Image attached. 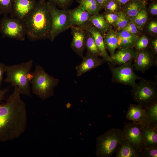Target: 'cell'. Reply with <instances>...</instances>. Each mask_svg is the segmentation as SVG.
I'll use <instances>...</instances> for the list:
<instances>
[{"label":"cell","mask_w":157,"mask_h":157,"mask_svg":"<svg viewBox=\"0 0 157 157\" xmlns=\"http://www.w3.org/2000/svg\"><path fill=\"white\" fill-rule=\"evenodd\" d=\"M21 94L18 88L15 86L6 102L0 103V141L17 138L26 130L27 112Z\"/></svg>","instance_id":"obj_1"},{"label":"cell","mask_w":157,"mask_h":157,"mask_svg":"<svg viewBox=\"0 0 157 157\" xmlns=\"http://www.w3.org/2000/svg\"><path fill=\"white\" fill-rule=\"evenodd\" d=\"M26 36L31 41L49 38L51 19L46 0H38L35 8L23 21Z\"/></svg>","instance_id":"obj_2"},{"label":"cell","mask_w":157,"mask_h":157,"mask_svg":"<svg viewBox=\"0 0 157 157\" xmlns=\"http://www.w3.org/2000/svg\"><path fill=\"white\" fill-rule=\"evenodd\" d=\"M33 60L11 66H6L5 72L7 77L4 81L17 86L21 94L31 97L30 84L31 69Z\"/></svg>","instance_id":"obj_3"},{"label":"cell","mask_w":157,"mask_h":157,"mask_svg":"<svg viewBox=\"0 0 157 157\" xmlns=\"http://www.w3.org/2000/svg\"><path fill=\"white\" fill-rule=\"evenodd\" d=\"M59 81L49 74L41 66L36 65L34 71L31 72L30 83L33 92L42 100L53 96L55 88Z\"/></svg>","instance_id":"obj_4"},{"label":"cell","mask_w":157,"mask_h":157,"mask_svg":"<svg viewBox=\"0 0 157 157\" xmlns=\"http://www.w3.org/2000/svg\"><path fill=\"white\" fill-rule=\"evenodd\" d=\"M125 138L123 130L115 128L110 129L97 137L96 155L99 157H111Z\"/></svg>","instance_id":"obj_5"},{"label":"cell","mask_w":157,"mask_h":157,"mask_svg":"<svg viewBox=\"0 0 157 157\" xmlns=\"http://www.w3.org/2000/svg\"><path fill=\"white\" fill-rule=\"evenodd\" d=\"M141 79L132 87L131 92L133 100L145 108L157 101V84L151 81Z\"/></svg>","instance_id":"obj_6"},{"label":"cell","mask_w":157,"mask_h":157,"mask_svg":"<svg viewBox=\"0 0 157 157\" xmlns=\"http://www.w3.org/2000/svg\"><path fill=\"white\" fill-rule=\"evenodd\" d=\"M51 19V28L49 38L53 42L60 34L70 28V10L60 9L47 1Z\"/></svg>","instance_id":"obj_7"},{"label":"cell","mask_w":157,"mask_h":157,"mask_svg":"<svg viewBox=\"0 0 157 157\" xmlns=\"http://www.w3.org/2000/svg\"><path fill=\"white\" fill-rule=\"evenodd\" d=\"M0 32L2 37L24 41L26 35L23 22L15 17L4 16L0 22Z\"/></svg>","instance_id":"obj_8"},{"label":"cell","mask_w":157,"mask_h":157,"mask_svg":"<svg viewBox=\"0 0 157 157\" xmlns=\"http://www.w3.org/2000/svg\"><path fill=\"white\" fill-rule=\"evenodd\" d=\"M112 76V80L115 82L133 86L136 81L141 77L134 73L132 62L120 65L117 67L112 66L108 62Z\"/></svg>","instance_id":"obj_9"},{"label":"cell","mask_w":157,"mask_h":157,"mask_svg":"<svg viewBox=\"0 0 157 157\" xmlns=\"http://www.w3.org/2000/svg\"><path fill=\"white\" fill-rule=\"evenodd\" d=\"M143 125L134 122L128 123L123 130L126 138L141 153L144 147Z\"/></svg>","instance_id":"obj_10"},{"label":"cell","mask_w":157,"mask_h":157,"mask_svg":"<svg viewBox=\"0 0 157 157\" xmlns=\"http://www.w3.org/2000/svg\"><path fill=\"white\" fill-rule=\"evenodd\" d=\"M137 52L133 64L134 70L143 73L151 66L157 65V59L152 51L145 49Z\"/></svg>","instance_id":"obj_11"},{"label":"cell","mask_w":157,"mask_h":157,"mask_svg":"<svg viewBox=\"0 0 157 157\" xmlns=\"http://www.w3.org/2000/svg\"><path fill=\"white\" fill-rule=\"evenodd\" d=\"M37 3L34 0H13L11 17L22 21L33 10Z\"/></svg>","instance_id":"obj_12"},{"label":"cell","mask_w":157,"mask_h":157,"mask_svg":"<svg viewBox=\"0 0 157 157\" xmlns=\"http://www.w3.org/2000/svg\"><path fill=\"white\" fill-rule=\"evenodd\" d=\"M92 16L79 5L70 10V28L76 26L84 29L90 24Z\"/></svg>","instance_id":"obj_13"},{"label":"cell","mask_w":157,"mask_h":157,"mask_svg":"<svg viewBox=\"0 0 157 157\" xmlns=\"http://www.w3.org/2000/svg\"><path fill=\"white\" fill-rule=\"evenodd\" d=\"M72 35V39L71 44L73 50L81 58H83L85 49V30L75 26L70 28Z\"/></svg>","instance_id":"obj_14"},{"label":"cell","mask_w":157,"mask_h":157,"mask_svg":"<svg viewBox=\"0 0 157 157\" xmlns=\"http://www.w3.org/2000/svg\"><path fill=\"white\" fill-rule=\"evenodd\" d=\"M83 58L81 63L75 68L78 76L102 65L104 62L99 56L91 54L86 53Z\"/></svg>","instance_id":"obj_15"},{"label":"cell","mask_w":157,"mask_h":157,"mask_svg":"<svg viewBox=\"0 0 157 157\" xmlns=\"http://www.w3.org/2000/svg\"><path fill=\"white\" fill-rule=\"evenodd\" d=\"M138 53L133 47L119 48L110 56L111 63L121 65L133 61Z\"/></svg>","instance_id":"obj_16"},{"label":"cell","mask_w":157,"mask_h":157,"mask_svg":"<svg viewBox=\"0 0 157 157\" xmlns=\"http://www.w3.org/2000/svg\"><path fill=\"white\" fill-rule=\"evenodd\" d=\"M126 119L148 126L144 108L141 106L131 104L126 115Z\"/></svg>","instance_id":"obj_17"},{"label":"cell","mask_w":157,"mask_h":157,"mask_svg":"<svg viewBox=\"0 0 157 157\" xmlns=\"http://www.w3.org/2000/svg\"><path fill=\"white\" fill-rule=\"evenodd\" d=\"M84 29L89 32L93 36L103 60L112 63L110 56L107 52L101 34L90 24Z\"/></svg>","instance_id":"obj_18"},{"label":"cell","mask_w":157,"mask_h":157,"mask_svg":"<svg viewBox=\"0 0 157 157\" xmlns=\"http://www.w3.org/2000/svg\"><path fill=\"white\" fill-rule=\"evenodd\" d=\"M115 153L116 157H142L141 153L126 138L122 141Z\"/></svg>","instance_id":"obj_19"},{"label":"cell","mask_w":157,"mask_h":157,"mask_svg":"<svg viewBox=\"0 0 157 157\" xmlns=\"http://www.w3.org/2000/svg\"><path fill=\"white\" fill-rule=\"evenodd\" d=\"M116 33L119 48L134 47L139 38L136 35L133 34L123 29L117 30Z\"/></svg>","instance_id":"obj_20"},{"label":"cell","mask_w":157,"mask_h":157,"mask_svg":"<svg viewBox=\"0 0 157 157\" xmlns=\"http://www.w3.org/2000/svg\"><path fill=\"white\" fill-rule=\"evenodd\" d=\"M144 147H157V127L143 125Z\"/></svg>","instance_id":"obj_21"},{"label":"cell","mask_w":157,"mask_h":157,"mask_svg":"<svg viewBox=\"0 0 157 157\" xmlns=\"http://www.w3.org/2000/svg\"><path fill=\"white\" fill-rule=\"evenodd\" d=\"M106 49L109 52L110 56H113L116 49L119 47L118 40L116 32L110 28L103 36Z\"/></svg>","instance_id":"obj_22"},{"label":"cell","mask_w":157,"mask_h":157,"mask_svg":"<svg viewBox=\"0 0 157 157\" xmlns=\"http://www.w3.org/2000/svg\"><path fill=\"white\" fill-rule=\"evenodd\" d=\"M90 23L103 37L110 28V24L105 19L104 15L99 13L92 16Z\"/></svg>","instance_id":"obj_23"},{"label":"cell","mask_w":157,"mask_h":157,"mask_svg":"<svg viewBox=\"0 0 157 157\" xmlns=\"http://www.w3.org/2000/svg\"><path fill=\"white\" fill-rule=\"evenodd\" d=\"M145 4V2L137 0H131L124 8V13L131 19L138 13Z\"/></svg>","instance_id":"obj_24"},{"label":"cell","mask_w":157,"mask_h":157,"mask_svg":"<svg viewBox=\"0 0 157 157\" xmlns=\"http://www.w3.org/2000/svg\"><path fill=\"white\" fill-rule=\"evenodd\" d=\"M144 108L148 126L157 127V101Z\"/></svg>","instance_id":"obj_25"},{"label":"cell","mask_w":157,"mask_h":157,"mask_svg":"<svg viewBox=\"0 0 157 157\" xmlns=\"http://www.w3.org/2000/svg\"><path fill=\"white\" fill-rule=\"evenodd\" d=\"M83 9L92 16L99 13L101 8L95 0H78Z\"/></svg>","instance_id":"obj_26"},{"label":"cell","mask_w":157,"mask_h":157,"mask_svg":"<svg viewBox=\"0 0 157 157\" xmlns=\"http://www.w3.org/2000/svg\"><path fill=\"white\" fill-rule=\"evenodd\" d=\"M85 31V46L87 50L86 53L101 56L93 36L89 32Z\"/></svg>","instance_id":"obj_27"},{"label":"cell","mask_w":157,"mask_h":157,"mask_svg":"<svg viewBox=\"0 0 157 157\" xmlns=\"http://www.w3.org/2000/svg\"><path fill=\"white\" fill-rule=\"evenodd\" d=\"M117 14L118 19L114 24L117 30H118L125 28L131 20L123 12H119Z\"/></svg>","instance_id":"obj_28"},{"label":"cell","mask_w":157,"mask_h":157,"mask_svg":"<svg viewBox=\"0 0 157 157\" xmlns=\"http://www.w3.org/2000/svg\"><path fill=\"white\" fill-rule=\"evenodd\" d=\"M13 2V0H0V11L1 14L4 16L10 14Z\"/></svg>","instance_id":"obj_29"},{"label":"cell","mask_w":157,"mask_h":157,"mask_svg":"<svg viewBox=\"0 0 157 157\" xmlns=\"http://www.w3.org/2000/svg\"><path fill=\"white\" fill-rule=\"evenodd\" d=\"M60 9L68 8L72 3L74 0H48Z\"/></svg>","instance_id":"obj_30"},{"label":"cell","mask_w":157,"mask_h":157,"mask_svg":"<svg viewBox=\"0 0 157 157\" xmlns=\"http://www.w3.org/2000/svg\"><path fill=\"white\" fill-rule=\"evenodd\" d=\"M149 44V41L148 38L145 36H143L139 38L136 41L134 46L139 51L146 49Z\"/></svg>","instance_id":"obj_31"},{"label":"cell","mask_w":157,"mask_h":157,"mask_svg":"<svg viewBox=\"0 0 157 157\" xmlns=\"http://www.w3.org/2000/svg\"><path fill=\"white\" fill-rule=\"evenodd\" d=\"M141 154L143 157H157V147H152L143 148Z\"/></svg>","instance_id":"obj_32"},{"label":"cell","mask_w":157,"mask_h":157,"mask_svg":"<svg viewBox=\"0 0 157 157\" xmlns=\"http://www.w3.org/2000/svg\"><path fill=\"white\" fill-rule=\"evenodd\" d=\"M104 8L106 12H116L121 8L115 0H109Z\"/></svg>","instance_id":"obj_33"},{"label":"cell","mask_w":157,"mask_h":157,"mask_svg":"<svg viewBox=\"0 0 157 157\" xmlns=\"http://www.w3.org/2000/svg\"><path fill=\"white\" fill-rule=\"evenodd\" d=\"M140 12V15L139 22L137 28L140 29H141L146 23L148 18L145 4L141 9Z\"/></svg>","instance_id":"obj_34"},{"label":"cell","mask_w":157,"mask_h":157,"mask_svg":"<svg viewBox=\"0 0 157 157\" xmlns=\"http://www.w3.org/2000/svg\"><path fill=\"white\" fill-rule=\"evenodd\" d=\"M106 13L104 15L105 19L109 24H114L118 19L117 13L106 12Z\"/></svg>","instance_id":"obj_35"},{"label":"cell","mask_w":157,"mask_h":157,"mask_svg":"<svg viewBox=\"0 0 157 157\" xmlns=\"http://www.w3.org/2000/svg\"><path fill=\"white\" fill-rule=\"evenodd\" d=\"M134 35H135L138 32V28L132 21L124 28L122 29Z\"/></svg>","instance_id":"obj_36"},{"label":"cell","mask_w":157,"mask_h":157,"mask_svg":"<svg viewBox=\"0 0 157 157\" xmlns=\"http://www.w3.org/2000/svg\"><path fill=\"white\" fill-rule=\"evenodd\" d=\"M148 29L151 32L156 33H157V23L156 21L150 22L148 26Z\"/></svg>","instance_id":"obj_37"},{"label":"cell","mask_w":157,"mask_h":157,"mask_svg":"<svg viewBox=\"0 0 157 157\" xmlns=\"http://www.w3.org/2000/svg\"><path fill=\"white\" fill-rule=\"evenodd\" d=\"M6 66L3 63H0V86L1 85L3 81V74L6 71Z\"/></svg>","instance_id":"obj_38"},{"label":"cell","mask_w":157,"mask_h":157,"mask_svg":"<svg viewBox=\"0 0 157 157\" xmlns=\"http://www.w3.org/2000/svg\"><path fill=\"white\" fill-rule=\"evenodd\" d=\"M150 11L152 15H157V3H154L151 5L150 6Z\"/></svg>","instance_id":"obj_39"},{"label":"cell","mask_w":157,"mask_h":157,"mask_svg":"<svg viewBox=\"0 0 157 157\" xmlns=\"http://www.w3.org/2000/svg\"><path fill=\"white\" fill-rule=\"evenodd\" d=\"M117 3L121 8H124L131 0H115Z\"/></svg>","instance_id":"obj_40"},{"label":"cell","mask_w":157,"mask_h":157,"mask_svg":"<svg viewBox=\"0 0 157 157\" xmlns=\"http://www.w3.org/2000/svg\"><path fill=\"white\" fill-rule=\"evenodd\" d=\"M151 44L153 49L152 52L154 54H156L157 52V39H155L153 40L152 41Z\"/></svg>","instance_id":"obj_41"},{"label":"cell","mask_w":157,"mask_h":157,"mask_svg":"<svg viewBox=\"0 0 157 157\" xmlns=\"http://www.w3.org/2000/svg\"><path fill=\"white\" fill-rule=\"evenodd\" d=\"M101 9L104 8L109 0H95Z\"/></svg>","instance_id":"obj_42"},{"label":"cell","mask_w":157,"mask_h":157,"mask_svg":"<svg viewBox=\"0 0 157 157\" xmlns=\"http://www.w3.org/2000/svg\"><path fill=\"white\" fill-rule=\"evenodd\" d=\"M9 91L8 88L0 90V103L4 96L5 94Z\"/></svg>","instance_id":"obj_43"},{"label":"cell","mask_w":157,"mask_h":157,"mask_svg":"<svg viewBox=\"0 0 157 157\" xmlns=\"http://www.w3.org/2000/svg\"><path fill=\"white\" fill-rule=\"evenodd\" d=\"M137 0L139 1H141V2H145L146 1H148V0Z\"/></svg>","instance_id":"obj_44"},{"label":"cell","mask_w":157,"mask_h":157,"mask_svg":"<svg viewBox=\"0 0 157 157\" xmlns=\"http://www.w3.org/2000/svg\"><path fill=\"white\" fill-rule=\"evenodd\" d=\"M2 14H1V12L0 11V21H1V19H0V18H1V15Z\"/></svg>","instance_id":"obj_45"},{"label":"cell","mask_w":157,"mask_h":157,"mask_svg":"<svg viewBox=\"0 0 157 157\" xmlns=\"http://www.w3.org/2000/svg\"><path fill=\"white\" fill-rule=\"evenodd\" d=\"M36 0V1L37 0Z\"/></svg>","instance_id":"obj_46"}]
</instances>
